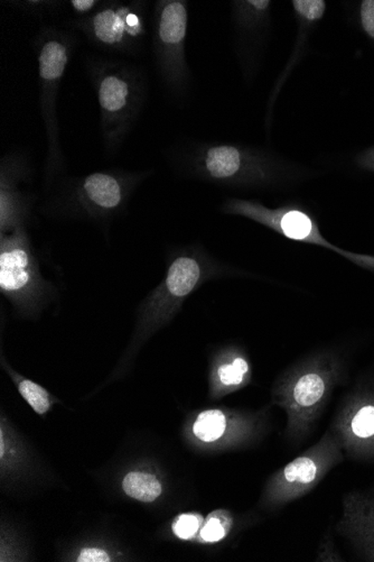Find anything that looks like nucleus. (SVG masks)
Masks as SVG:
<instances>
[{
    "label": "nucleus",
    "instance_id": "f257e3e1",
    "mask_svg": "<svg viewBox=\"0 0 374 562\" xmlns=\"http://www.w3.org/2000/svg\"><path fill=\"white\" fill-rule=\"evenodd\" d=\"M150 176V169H116L67 178L51 193L42 213L53 219L94 222L108 229L127 211L134 191Z\"/></svg>",
    "mask_w": 374,
    "mask_h": 562
},
{
    "label": "nucleus",
    "instance_id": "ddd939ff",
    "mask_svg": "<svg viewBox=\"0 0 374 562\" xmlns=\"http://www.w3.org/2000/svg\"><path fill=\"white\" fill-rule=\"evenodd\" d=\"M28 158L20 152L3 156L0 162V235L28 227L33 199L20 190V185L29 177Z\"/></svg>",
    "mask_w": 374,
    "mask_h": 562
},
{
    "label": "nucleus",
    "instance_id": "20e7f679",
    "mask_svg": "<svg viewBox=\"0 0 374 562\" xmlns=\"http://www.w3.org/2000/svg\"><path fill=\"white\" fill-rule=\"evenodd\" d=\"M77 45L79 40L76 34L51 25L43 26L33 41L37 60L41 115L47 137L46 186L51 185L65 167L61 145L58 97L64 74Z\"/></svg>",
    "mask_w": 374,
    "mask_h": 562
},
{
    "label": "nucleus",
    "instance_id": "4be33fe9",
    "mask_svg": "<svg viewBox=\"0 0 374 562\" xmlns=\"http://www.w3.org/2000/svg\"><path fill=\"white\" fill-rule=\"evenodd\" d=\"M291 5L296 15L307 23L320 21L326 10V3L323 0H294Z\"/></svg>",
    "mask_w": 374,
    "mask_h": 562
},
{
    "label": "nucleus",
    "instance_id": "aec40b11",
    "mask_svg": "<svg viewBox=\"0 0 374 562\" xmlns=\"http://www.w3.org/2000/svg\"><path fill=\"white\" fill-rule=\"evenodd\" d=\"M64 2L58 0H8L5 5L19 10L28 16L53 14L63 7Z\"/></svg>",
    "mask_w": 374,
    "mask_h": 562
},
{
    "label": "nucleus",
    "instance_id": "bb28decb",
    "mask_svg": "<svg viewBox=\"0 0 374 562\" xmlns=\"http://www.w3.org/2000/svg\"><path fill=\"white\" fill-rule=\"evenodd\" d=\"M79 562H108L110 561V558L106 551L100 550V549H85L77 558Z\"/></svg>",
    "mask_w": 374,
    "mask_h": 562
},
{
    "label": "nucleus",
    "instance_id": "393cba45",
    "mask_svg": "<svg viewBox=\"0 0 374 562\" xmlns=\"http://www.w3.org/2000/svg\"><path fill=\"white\" fill-rule=\"evenodd\" d=\"M68 4L74 14L79 16V19H85L98 11L103 2L102 0H71Z\"/></svg>",
    "mask_w": 374,
    "mask_h": 562
},
{
    "label": "nucleus",
    "instance_id": "412c9836",
    "mask_svg": "<svg viewBox=\"0 0 374 562\" xmlns=\"http://www.w3.org/2000/svg\"><path fill=\"white\" fill-rule=\"evenodd\" d=\"M232 521L224 512L211 514L199 531V538L204 542H219L227 535Z\"/></svg>",
    "mask_w": 374,
    "mask_h": 562
},
{
    "label": "nucleus",
    "instance_id": "1a4fd4ad",
    "mask_svg": "<svg viewBox=\"0 0 374 562\" xmlns=\"http://www.w3.org/2000/svg\"><path fill=\"white\" fill-rule=\"evenodd\" d=\"M224 273V269L199 247H185L168 256L167 274L146 299L151 321L167 320L195 290Z\"/></svg>",
    "mask_w": 374,
    "mask_h": 562
},
{
    "label": "nucleus",
    "instance_id": "6ab92c4d",
    "mask_svg": "<svg viewBox=\"0 0 374 562\" xmlns=\"http://www.w3.org/2000/svg\"><path fill=\"white\" fill-rule=\"evenodd\" d=\"M12 378L17 381V387L23 399L30 405L37 415H45L51 409L52 400L45 387L37 384L26 378L17 377L16 374H12Z\"/></svg>",
    "mask_w": 374,
    "mask_h": 562
},
{
    "label": "nucleus",
    "instance_id": "a211bd4d",
    "mask_svg": "<svg viewBox=\"0 0 374 562\" xmlns=\"http://www.w3.org/2000/svg\"><path fill=\"white\" fill-rule=\"evenodd\" d=\"M125 493L143 503L153 502L162 494V485L151 474L133 472L123 482Z\"/></svg>",
    "mask_w": 374,
    "mask_h": 562
},
{
    "label": "nucleus",
    "instance_id": "39448f33",
    "mask_svg": "<svg viewBox=\"0 0 374 562\" xmlns=\"http://www.w3.org/2000/svg\"><path fill=\"white\" fill-rule=\"evenodd\" d=\"M175 158L185 172L215 185L259 186L267 185L273 178V167L266 155L236 144H194Z\"/></svg>",
    "mask_w": 374,
    "mask_h": 562
},
{
    "label": "nucleus",
    "instance_id": "f3484780",
    "mask_svg": "<svg viewBox=\"0 0 374 562\" xmlns=\"http://www.w3.org/2000/svg\"><path fill=\"white\" fill-rule=\"evenodd\" d=\"M232 6L236 28L261 30L267 24L272 2H268V0H238V2H232Z\"/></svg>",
    "mask_w": 374,
    "mask_h": 562
},
{
    "label": "nucleus",
    "instance_id": "7ed1b4c3",
    "mask_svg": "<svg viewBox=\"0 0 374 562\" xmlns=\"http://www.w3.org/2000/svg\"><path fill=\"white\" fill-rule=\"evenodd\" d=\"M337 380V361L323 354L308 357L278 377L272 402L286 413L287 438L299 442L310 434Z\"/></svg>",
    "mask_w": 374,
    "mask_h": 562
},
{
    "label": "nucleus",
    "instance_id": "6e6552de",
    "mask_svg": "<svg viewBox=\"0 0 374 562\" xmlns=\"http://www.w3.org/2000/svg\"><path fill=\"white\" fill-rule=\"evenodd\" d=\"M189 3L159 0L153 11V51L156 68L165 88L181 95L189 88L191 72L186 60Z\"/></svg>",
    "mask_w": 374,
    "mask_h": 562
},
{
    "label": "nucleus",
    "instance_id": "0eeeda50",
    "mask_svg": "<svg viewBox=\"0 0 374 562\" xmlns=\"http://www.w3.org/2000/svg\"><path fill=\"white\" fill-rule=\"evenodd\" d=\"M28 227L0 235V292L15 307L29 310L56 291L41 272Z\"/></svg>",
    "mask_w": 374,
    "mask_h": 562
},
{
    "label": "nucleus",
    "instance_id": "9b49d317",
    "mask_svg": "<svg viewBox=\"0 0 374 562\" xmlns=\"http://www.w3.org/2000/svg\"><path fill=\"white\" fill-rule=\"evenodd\" d=\"M222 212L247 218L291 241L328 248L350 260L352 263L374 271V256L354 254L333 245L321 235L314 218L302 209L295 207L272 209L255 200L229 199L222 206Z\"/></svg>",
    "mask_w": 374,
    "mask_h": 562
},
{
    "label": "nucleus",
    "instance_id": "f8f14e48",
    "mask_svg": "<svg viewBox=\"0 0 374 562\" xmlns=\"http://www.w3.org/2000/svg\"><path fill=\"white\" fill-rule=\"evenodd\" d=\"M352 459H374V394L355 396L329 429Z\"/></svg>",
    "mask_w": 374,
    "mask_h": 562
},
{
    "label": "nucleus",
    "instance_id": "a878e982",
    "mask_svg": "<svg viewBox=\"0 0 374 562\" xmlns=\"http://www.w3.org/2000/svg\"><path fill=\"white\" fill-rule=\"evenodd\" d=\"M361 23L369 37L374 38V0L361 4Z\"/></svg>",
    "mask_w": 374,
    "mask_h": 562
},
{
    "label": "nucleus",
    "instance_id": "f03ea898",
    "mask_svg": "<svg viewBox=\"0 0 374 562\" xmlns=\"http://www.w3.org/2000/svg\"><path fill=\"white\" fill-rule=\"evenodd\" d=\"M85 70L98 99L104 150L115 155L145 106L147 74L141 65L103 56H89Z\"/></svg>",
    "mask_w": 374,
    "mask_h": 562
},
{
    "label": "nucleus",
    "instance_id": "4468645a",
    "mask_svg": "<svg viewBox=\"0 0 374 562\" xmlns=\"http://www.w3.org/2000/svg\"><path fill=\"white\" fill-rule=\"evenodd\" d=\"M337 531L364 560L374 561V491H354L343 498Z\"/></svg>",
    "mask_w": 374,
    "mask_h": 562
},
{
    "label": "nucleus",
    "instance_id": "2eb2a0df",
    "mask_svg": "<svg viewBox=\"0 0 374 562\" xmlns=\"http://www.w3.org/2000/svg\"><path fill=\"white\" fill-rule=\"evenodd\" d=\"M251 381V364L240 351L229 350L222 352L213 361L211 368L212 395L224 396L240 390Z\"/></svg>",
    "mask_w": 374,
    "mask_h": 562
},
{
    "label": "nucleus",
    "instance_id": "b1692460",
    "mask_svg": "<svg viewBox=\"0 0 374 562\" xmlns=\"http://www.w3.org/2000/svg\"><path fill=\"white\" fill-rule=\"evenodd\" d=\"M315 560L321 562L345 561L340 553L335 549L332 535L326 534L325 537L321 539Z\"/></svg>",
    "mask_w": 374,
    "mask_h": 562
},
{
    "label": "nucleus",
    "instance_id": "cd10ccee",
    "mask_svg": "<svg viewBox=\"0 0 374 562\" xmlns=\"http://www.w3.org/2000/svg\"><path fill=\"white\" fill-rule=\"evenodd\" d=\"M360 165L364 169H371V171H374V148L361 156Z\"/></svg>",
    "mask_w": 374,
    "mask_h": 562
},
{
    "label": "nucleus",
    "instance_id": "9d476101",
    "mask_svg": "<svg viewBox=\"0 0 374 562\" xmlns=\"http://www.w3.org/2000/svg\"><path fill=\"white\" fill-rule=\"evenodd\" d=\"M148 2L108 0L85 19L71 21L88 41L111 54H133L141 49L147 35Z\"/></svg>",
    "mask_w": 374,
    "mask_h": 562
},
{
    "label": "nucleus",
    "instance_id": "5701e85b",
    "mask_svg": "<svg viewBox=\"0 0 374 562\" xmlns=\"http://www.w3.org/2000/svg\"><path fill=\"white\" fill-rule=\"evenodd\" d=\"M202 517L198 514H182L173 523V533L178 539L191 540L199 533Z\"/></svg>",
    "mask_w": 374,
    "mask_h": 562
},
{
    "label": "nucleus",
    "instance_id": "dca6fc26",
    "mask_svg": "<svg viewBox=\"0 0 374 562\" xmlns=\"http://www.w3.org/2000/svg\"><path fill=\"white\" fill-rule=\"evenodd\" d=\"M234 417L227 415L221 409H204L194 417L191 433L197 442L204 444H216L222 442L228 434H232V426L240 424L242 419L233 421Z\"/></svg>",
    "mask_w": 374,
    "mask_h": 562
},
{
    "label": "nucleus",
    "instance_id": "423d86ee",
    "mask_svg": "<svg viewBox=\"0 0 374 562\" xmlns=\"http://www.w3.org/2000/svg\"><path fill=\"white\" fill-rule=\"evenodd\" d=\"M343 459L341 444L329 430L314 446L272 475L264 486V507L278 511L310 494Z\"/></svg>",
    "mask_w": 374,
    "mask_h": 562
}]
</instances>
